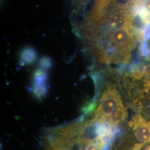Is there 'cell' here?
Returning a JSON list of instances; mask_svg holds the SVG:
<instances>
[{
	"label": "cell",
	"mask_w": 150,
	"mask_h": 150,
	"mask_svg": "<svg viewBox=\"0 0 150 150\" xmlns=\"http://www.w3.org/2000/svg\"><path fill=\"white\" fill-rule=\"evenodd\" d=\"M51 150H65L64 149H62V148H61V147H58V146H54V147H52V148L51 149Z\"/></svg>",
	"instance_id": "cell-7"
},
{
	"label": "cell",
	"mask_w": 150,
	"mask_h": 150,
	"mask_svg": "<svg viewBox=\"0 0 150 150\" xmlns=\"http://www.w3.org/2000/svg\"><path fill=\"white\" fill-rule=\"evenodd\" d=\"M46 76L41 70H38L35 74L33 92L38 97H42L46 92Z\"/></svg>",
	"instance_id": "cell-3"
},
{
	"label": "cell",
	"mask_w": 150,
	"mask_h": 150,
	"mask_svg": "<svg viewBox=\"0 0 150 150\" xmlns=\"http://www.w3.org/2000/svg\"><path fill=\"white\" fill-rule=\"evenodd\" d=\"M145 10L147 13H150V0H147L145 2Z\"/></svg>",
	"instance_id": "cell-6"
},
{
	"label": "cell",
	"mask_w": 150,
	"mask_h": 150,
	"mask_svg": "<svg viewBox=\"0 0 150 150\" xmlns=\"http://www.w3.org/2000/svg\"><path fill=\"white\" fill-rule=\"evenodd\" d=\"M108 22L110 26L117 30L122 28H127L126 26L127 25L128 19L127 17L123 13L116 12L110 16Z\"/></svg>",
	"instance_id": "cell-4"
},
{
	"label": "cell",
	"mask_w": 150,
	"mask_h": 150,
	"mask_svg": "<svg viewBox=\"0 0 150 150\" xmlns=\"http://www.w3.org/2000/svg\"><path fill=\"white\" fill-rule=\"evenodd\" d=\"M145 91L150 95V75L148 77V79L146 81L145 85Z\"/></svg>",
	"instance_id": "cell-5"
},
{
	"label": "cell",
	"mask_w": 150,
	"mask_h": 150,
	"mask_svg": "<svg viewBox=\"0 0 150 150\" xmlns=\"http://www.w3.org/2000/svg\"><path fill=\"white\" fill-rule=\"evenodd\" d=\"M143 150H150V144L149 145L146 146L145 147V149Z\"/></svg>",
	"instance_id": "cell-8"
},
{
	"label": "cell",
	"mask_w": 150,
	"mask_h": 150,
	"mask_svg": "<svg viewBox=\"0 0 150 150\" xmlns=\"http://www.w3.org/2000/svg\"><path fill=\"white\" fill-rule=\"evenodd\" d=\"M127 112L116 88L109 86L102 94L92 122L116 127L125 119Z\"/></svg>",
	"instance_id": "cell-1"
},
{
	"label": "cell",
	"mask_w": 150,
	"mask_h": 150,
	"mask_svg": "<svg viewBox=\"0 0 150 150\" xmlns=\"http://www.w3.org/2000/svg\"><path fill=\"white\" fill-rule=\"evenodd\" d=\"M129 126L133 129L135 139L139 144H145L150 141V121L146 122L140 115H138L132 118Z\"/></svg>",
	"instance_id": "cell-2"
}]
</instances>
